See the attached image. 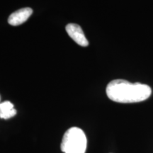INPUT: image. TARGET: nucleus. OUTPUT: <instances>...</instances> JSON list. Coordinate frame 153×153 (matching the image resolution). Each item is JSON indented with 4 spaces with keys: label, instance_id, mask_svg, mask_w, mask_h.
I'll list each match as a JSON object with an SVG mask.
<instances>
[{
    "label": "nucleus",
    "instance_id": "2",
    "mask_svg": "<svg viewBox=\"0 0 153 153\" xmlns=\"http://www.w3.org/2000/svg\"><path fill=\"white\" fill-rule=\"evenodd\" d=\"M60 147L64 153H85L87 139L85 132L77 127L69 128L63 135Z\"/></svg>",
    "mask_w": 153,
    "mask_h": 153
},
{
    "label": "nucleus",
    "instance_id": "4",
    "mask_svg": "<svg viewBox=\"0 0 153 153\" xmlns=\"http://www.w3.org/2000/svg\"><path fill=\"white\" fill-rule=\"evenodd\" d=\"M32 13H33V10L29 7L19 9L9 16L8 23L11 26H14L24 24L28 20L30 15L32 14Z\"/></svg>",
    "mask_w": 153,
    "mask_h": 153
},
{
    "label": "nucleus",
    "instance_id": "3",
    "mask_svg": "<svg viewBox=\"0 0 153 153\" xmlns=\"http://www.w3.org/2000/svg\"><path fill=\"white\" fill-rule=\"evenodd\" d=\"M66 31L70 38L82 47H87L89 45L87 38L84 33L82 28L76 24H69L65 27Z\"/></svg>",
    "mask_w": 153,
    "mask_h": 153
},
{
    "label": "nucleus",
    "instance_id": "1",
    "mask_svg": "<svg viewBox=\"0 0 153 153\" xmlns=\"http://www.w3.org/2000/svg\"><path fill=\"white\" fill-rule=\"evenodd\" d=\"M106 94L111 100L122 104L137 103L148 99L152 94L148 85L127 80L114 79L106 87Z\"/></svg>",
    "mask_w": 153,
    "mask_h": 153
},
{
    "label": "nucleus",
    "instance_id": "5",
    "mask_svg": "<svg viewBox=\"0 0 153 153\" xmlns=\"http://www.w3.org/2000/svg\"><path fill=\"white\" fill-rule=\"evenodd\" d=\"M16 114L14 104L9 101L0 103V118L9 119Z\"/></svg>",
    "mask_w": 153,
    "mask_h": 153
},
{
    "label": "nucleus",
    "instance_id": "6",
    "mask_svg": "<svg viewBox=\"0 0 153 153\" xmlns=\"http://www.w3.org/2000/svg\"><path fill=\"white\" fill-rule=\"evenodd\" d=\"M0 100H1V97H0Z\"/></svg>",
    "mask_w": 153,
    "mask_h": 153
}]
</instances>
